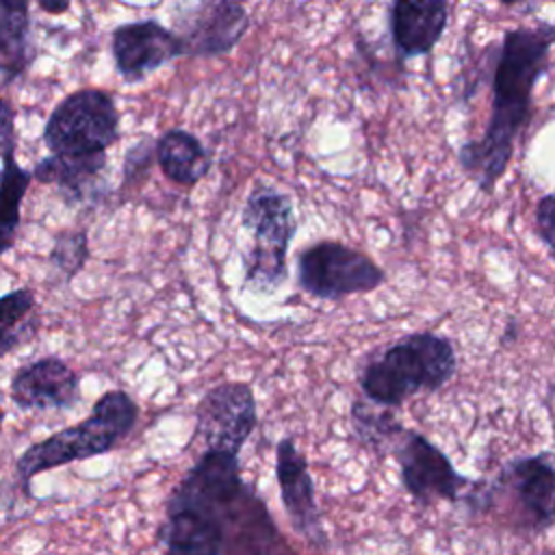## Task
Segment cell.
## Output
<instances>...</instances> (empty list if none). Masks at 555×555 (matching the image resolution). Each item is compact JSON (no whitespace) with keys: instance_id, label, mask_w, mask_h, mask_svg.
Wrapping results in <instances>:
<instances>
[{"instance_id":"obj_1","label":"cell","mask_w":555,"mask_h":555,"mask_svg":"<svg viewBox=\"0 0 555 555\" xmlns=\"http://www.w3.org/2000/svg\"><path fill=\"white\" fill-rule=\"evenodd\" d=\"M163 555H295L241 473V453L204 447L165 501Z\"/></svg>"},{"instance_id":"obj_2","label":"cell","mask_w":555,"mask_h":555,"mask_svg":"<svg viewBox=\"0 0 555 555\" xmlns=\"http://www.w3.org/2000/svg\"><path fill=\"white\" fill-rule=\"evenodd\" d=\"M553 41V24L538 22L505 30L501 43L494 46L488 124L479 139L464 141L457 150L462 171L483 193H490L507 171L516 141L531 117L533 89L548 69Z\"/></svg>"},{"instance_id":"obj_3","label":"cell","mask_w":555,"mask_h":555,"mask_svg":"<svg viewBox=\"0 0 555 555\" xmlns=\"http://www.w3.org/2000/svg\"><path fill=\"white\" fill-rule=\"evenodd\" d=\"M455 369V347L447 336L414 332L369 358L358 382L366 401L395 410L418 392L440 390L451 382Z\"/></svg>"},{"instance_id":"obj_4","label":"cell","mask_w":555,"mask_h":555,"mask_svg":"<svg viewBox=\"0 0 555 555\" xmlns=\"http://www.w3.org/2000/svg\"><path fill=\"white\" fill-rule=\"evenodd\" d=\"M137 421L139 403L126 390L104 392L87 418L30 444L17 457L20 481L28 490V481L43 470L113 451L132 434Z\"/></svg>"},{"instance_id":"obj_5","label":"cell","mask_w":555,"mask_h":555,"mask_svg":"<svg viewBox=\"0 0 555 555\" xmlns=\"http://www.w3.org/2000/svg\"><path fill=\"white\" fill-rule=\"evenodd\" d=\"M251 243L243 251V284L256 293L278 291L286 278V254L297 230L293 202L271 184H256L241 210Z\"/></svg>"},{"instance_id":"obj_6","label":"cell","mask_w":555,"mask_h":555,"mask_svg":"<svg viewBox=\"0 0 555 555\" xmlns=\"http://www.w3.org/2000/svg\"><path fill=\"white\" fill-rule=\"evenodd\" d=\"M503 496L509 501V514L516 529L529 533L548 531L555 518L553 453L540 451L505 462L492 481H481L470 514L488 512L490 501Z\"/></svg>"},{"instance_id":"obj_7","label":"cell","mask_w":555,"mask_h":555,"mask_svg":"<svg viewBox=\"0 0 555 555\" xmlns=\"http://www.w3.org/2000/svg\"><path fill=\"white\" fill-rule=\"evenodd\" d=\"M119 139V111L108 91L80 89L61 100L43 126V141L52 154H106Z\"/></svg>"},{"instance_id":"obj_8","label":"cell","mask_w":555,"mask_h":555,"mask_svg":"<svg viewBox=\"0 0 555 555\" xmlns=\"http://www.w3.org/2000/svg\"><path fill=\"white\" fill-rule=\"evenodd\" d=\"M384 282V269L369 254L338 241H317L297 254V284L314 299L373 293Z\"/></svg>"},{"instance_id":"obj_9","label":"cell","mask_w":555,"mask_h":555,"mask_svg":"<svg viewBox=\"0 0 555 555\" xmlns=\"http://www.w3.org/2000/svg\"><path fill=\"white\" fill-rule=\"evenodd\" d=\"M390 453L399 464L403 490L421 507L436 501L462 503L477 486V479L457 473L451 457L421 431L403 429Z\"/></svg>"},{"instance_id":"obj_10","label":"cell","mask_w":555,"mask_h":555,"mask_svg":"<svg viewBox=\"0 0 555 555\" xmlns=\"http://www.w3.org/2000/svg\"><path fill=\"white\" fill-rule=\"evenodd\" d=\"M182 56L217 59L234 50L249 28L241 0H180L171 11Z\"/></svg>"},{"instance_id":"obj_11","label":"cell","mask_w":555,"mask_h":555,"mask_svg":"<svg viewBox=\"0 0 555 555\" xmlns=\"http://www.w3.org/2000/svg\"><path fill=\"white\" fill-rule=\"evenodd\" d=\"M258 427V403L247 382H219L195 408V440L210 449L241 453Z\"/></svg>"},{"instance_id":"obj_12","label":"cell","mask_w":555,"mask_h":555,"mask_svg":"<svg viewBox=\"0 0 555 555\" xmlns=\"http://www.w3.org/2000/svg\"><path fill=\"white\" fill-rule=\"evenodd\" d=\"M275 479L282 507L295 533L301 535L308 544L325 548L327 533L317 503L314 479L310 475L306 455L299 451L291 436L280 438L275 444Z\"/></svg>"},{"instance_id":"obj_13","label":"cell","mask_w":555,"mask_h":555,"mask_svg":"<svg viewBox=\"0 0 555 555\" xmlns=\"http://www.w3.org/2000/svg\"><path fill=\"white\" fill-rule=\"evenodd\" d=\"M111 52L121 80L139 82L182 56V46L171 28L156 20H139L119 24L113 30Z\"/></svg>"},{"instance_id":"obj_14","label":"cell","mask_w":555,"mask_h":555,"mask_svg":"<svg viewBox=\"0 0 555 555\" xmlns=\"http://www.w3.org/2000/svg\"><path fill=\"white\" fill-rule=\"evenodd\" d=\"M11 399L24 412L69 410L80 401V377L65 360L46 356L17 369Z\"/></svg>"},{"instance_id":"obj_15","label":"cell","mask_w":555,"mask_h":555,"mask_svg":"<svg viewBox=\"0 0 555 555\" xmlns=\"http://www.w3.org/2000/svg\"><path fill=\"white\" fill-rule=\"evenodd\" d=\"M449 24V0H392L388 9L390 41L399 59L425 56Z\"/></svg>"},{"instance_id":"obj_16","label":"cell","mask_w":555,"mask_h":555,"mask_svg":"<svg viewBox=\"0 0 555 555\" xmlns=\"http://www.w3.org/2000/svg\"><path fill=\"white\" fill-rule=\"evenodd\" d=\"M154 158L163 176L178 186H195L210 171L206 147L195 134L182 128H171L158 137Z\"/></svg>"},{"instance_id":"obj_17","label":"cell","mask_w":555,"mask_h":555,"mask_svg":"<svg viewBox=\"0 0 555 555\" xmlns=\"http://www.w3.org/2000/svg\"><path fill=\"white\" fill-rule=\"evenodd\" d=\"M106 167V154H91V156H61L50 154L41 158L30 178L43 184H54L63 193V197L74 204L87 199V195L100 182V176Z\"/></svg>"},{"instance_id":"obj_18","label":"cell","mask_w":555,"mask_h":555,"mask_svg":"<svg viewBox=\"0 0 555 555\" xmlns=\"http://www.w3.org/2000/svg\"><path fill=\"white\" fill-rule=\"evenodd\" d=\"M30 56V0H0V76H22Z\"/></svg>"},{"instance_id":"obj_19","label":"cell","mask_w":555,"mask_h":555,"mask_svg":"<svg viewBox=\"0 0 555 555\" xmlns=\"http://www.w3.org/2000/svg\"><path fill=\"white\" fill-rule=\"evenodd\" d=\"M30 184V171L22 169L15 158V147L2 154L0 171V256L13 247L20 228L22 199Z\"/></svg>"},{"instance_id":"obj_20","label":"cell","mask_w":555,"mask_h":555,"mask_svg":"<svg viewBox=\"0 0 555 555\" xmlns=\"http://www.w3.org/2000/svg\"><path fill=\"white\" fill-rule=\"evenodd\" d=\"M349 423L358 442L377 453H388L405 429L390 408H379L371 401H353Z\"/></svg>"},{"instance_id":"obj_21","label":"cell","mask_w":555,"mask_h":555,"mask_svg":"<svg viewBox=\"0 0 555 555\" xmlns=\"http://www.w3.org/2000/svg\"><path fill=\"white\" fill-rule=\"evenodd\" d=\"M35 293L15 288L0 297V358L20 347L35 327Z\"/></svg>"},{"instance_id":"obj_22","label":"cell","mask_w":555,"mask_h":555,"mask_svg":"<svg viewBox=\"0 0 555 555\" xmlns=\"http://www.w3.org/2000/svg\"><path fill=\"white\" fill-rule=\"evenodd\" d=\"M89 260V241L80 230L59 232L54 245L50 249V262L56 271H61L67 280L74 278L85 262Z\"/></svg>"},{"instance_id":"obj_23","label":"cell","mask_w":555,"mask_h":555,"mask_svg":"<svg viewBox=\"0 0 555 555\" xmlns=\"http://www.w3.org/2000/svg\"><path fill=\"white\" fill-rule=\"evenodd\" d=\"M154 145H156V141L145 137L141 143H134L126 152V160H124V180L126 182H134L141 173H145L150 169V163L154 158Z\"/></svg>"},{"instance_id":"obj_24","label":"cell","mask_w":555,"mask_h":555,"mask_svg":"<svg viewBox=\"0 0 555 555\" xmlns=\"http://www.w3.org/2000/svg\"><path fill=\"white\" fill-rule=\"evenodd\" d=\"M535 228L548 251L555 249V195L546 193L535 206Z\"/></svg>"},{"instance_id":"obj_25","label":"cell","mask_w":555,"mask_h":555,"mask_svg":"<svg viewBox=\"0 0 555 555\" xmlns=\"http://www.w3.org/2000/svg\"><path fill=\"white\" fill-rule=\"evenodd\" d=\"M15 115L11 104L0 95V156L9 150L15 147Z\"/></svg>"},{"instance_id":"obj_26","label":"cell","mask_w":555,"mask_h":555,"mask_svg":"<svg viewBox=\"0 0 555 555\" xmlns=\"http://www.w3.org/2000/svg\"><path fill=\"white\" fill-rule=\"evenodd\" d=\"M35 2L39 4L41 11L52 13V15L67 13V11H69V4H72V0H35Z\"/></svg>"},{"instance_id":"obj_27","label":"cell","mask_w":555,"mask_h":555,"mask_svg":"<svg viewBox=\"0 0 555 555\" xmlns=\"http://www.w3.org/2000/svg\"><path fill=\"white\" fill-rule=\"evenodd\" d=\"M522 0H499V4H503V7H516V4H520Z\"/></svg>"},{"instance_id":"obj_28","label":"cell","mask_w":555,"mask_h":555,"mask_svg":"<svg viewBox=\"0 0 555 555\" xmlns=\"http://www.w3.org/2000/svg\"><path fill=\"white\" fill-rule=\"evenodd\" d=\"M2 423H4V410H2V405H0V429H2Z\"/></svg>"}]
</instances>
